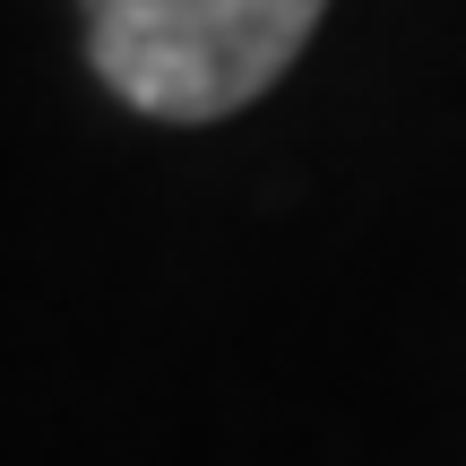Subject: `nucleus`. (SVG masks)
Returning <instances> with one entry per match:
<instances>
[{"instance_id":"1","label":"nucleus","mask_w":466,"mask_h":466,"mask_svg":"<svg viewBox=\"0 0 466 466\" xmlns=\"http://www.w3.org/2000/svg\"><path fill=\"white\" fill-rule=\"evenodd\" d=\"M329 0H86V52L121 104L156 121H217L268 96Z\"/></svg>"}]
</instances>
